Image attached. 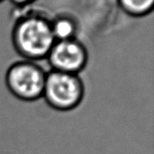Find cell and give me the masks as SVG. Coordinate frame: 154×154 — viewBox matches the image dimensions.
Returning <instances> with one entry per match:
<instances>
[{"label": "cell", "instance_id": "6da1fadb", "mask_svg": "<svg viewBox=\"0 0 154 154\" xmlns=\"http://www.w3.org/2000/svg\"><path fill=\"white\" fill-rule=\"evenodd\" d=\"M12 42L16 52L24 60L47 59L56 42L51 23L37 16L23 18L14 26Z\"/></svg>", "mask_w": 154, "mask_h": 154}, {"label": "cell", "instance_id": "7a4b0ae2", "mask_svg": "<svg viewBox=\"0 0 154 154\" xmlns=\"http://www.w3.org/2000/svg\"><path fill=\"white\" fill-rule=\"evenodd\" d=\"M85 96V85L79 75L51 70L47 73L43 98L51 109L67 112L76 109Z\"/></svg>", "mask_w": 154, "mask_h": 154}, {"label": "cell", "instance_id": "3957f363", "mask_svg": "<svg viewBox=\"0 0 154 154\" xmlns=\"http://www.w3.org/2000/svg\"><path fill=\"white\" fill-rule=\"evenodd\" d=\"M47 73L36 61L17 60L8 68L5 84L15 98L32 102L42 98Z\"/></svg>", "mask_w": 154, "mask_h": 154}, {"label": "cell", "instance_id": "277c9868", "mask_svg": "<svg viewBox=\"0 0 154 154\" xmlns=\"http://www.w3.org/2000/svg\"><path fill=\"white\" fill-rule=\"evenodd\" d=\"M47 59L52 70L79 75L86 66L89 55L84 45L74 38L56 41Z\"/></svg>", "mask_w": 154, "mask_h": 154}, {"label": "cell", "instance_id": "5b68a950", "mask_svg": "<svg viewBox=\"0 0 154 154\" xmlns=\"http://www.w3.org/2000/svg\"><path fill=\"white\" fill-rule=\"evenodd\" d=\"M51 29L56 41L74 39L76 32V26L68 17H60L51 23Z\"/></svg>", "mask_w": 154, "mask_h": 154}, {"label": "cell", "instance_id": "8992f818", "mask_svg": "<svg viewBox=\"0 0 154 154\" xmlns=\"http://www.w3.org/2000/svg\"><path fill=\"white\" fill-rule=\"evenodd\" d=\"M123 10L131 16H144L153 8L154 0H119Z\"/></svg>", "mask_w": 154, "mask_h": 154}, {"label": "cell", "instance_id": "52a82bcc", "mask_svg": "<svg viewBox=\"0 0 154 154\" xmlns=\"http://www.w3.org/2000/svg\"><path fill=\"white\" fill-rule=\"evenodd\" d=\"M13 3L16 4H18V5H23V4H29L31 2H32L34 0H11Z\"/></svg>", "mask_w": 154, "mask_h": 154}, {"label": "cell", "instance_id": "ba28073f", "mask_svg": "<svg viewBox=\"0 0 154 154\" xmlns=\"http://www.w3.org/2000/svg\"><path fill=\"white\" fill-rule=\"evenodd\" d=\"M1 1H2V0H0V2H1Z\"/></svg>", "mask_w": 154, "mask_h": 154}]
</instances>
